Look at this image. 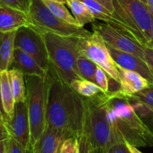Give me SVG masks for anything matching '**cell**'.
I'll use <instances>...</instances> for the list:
<instances>
[{"mask_svg":"<svg viewBox=\"0 0 153 153\" xmlns=\"http://www.w3.org/2000/svg\"><path fill=\"white\" fill-rule=\"evenodd\" d=\"M11 68L17 69L24 76L46 77L48 74V72L42 68L31 55L18 48L14 49L13 61L10 69Z\"/></svg>","mask_w":153,"mask_h":153,"instance_id":"14","label":"cell"},{"mask_svg":"<svg viewBox=\"0 0 153 153\" xmlns=\"http://www.w3.org/2000/svg\"><path fill=\"white\" fill-rule=\"evenodd\" d=\"M47 79V126L61 131L66 138H79L85 120L83 97L50 70Z\"/></svg>","mask_w":153,"mask_h":153,"instance_id":"1","label":"cell"},{"mask_svg":"<svg viewBox=\"0 0 153 153\" xmlns=\"http://www.w3.org/2000/svg\"><path fill=\"white\" fill-rule=\"evenodd\" d=\"M90 9L96 19L108 22L111 19V13L95 0H80Z\"/></svg>","mask_w":153,"mask_h":153,"instance_id":"25","label":"cell"},{"mask_svg":"<svg viewBox=\"0 0 153 153\" xmlns=\"http://www.w3.org/2000/svg\"><path fill=\"white\" fill-rule=\"evenodd\" d=\"M10 138V133H9L4 121L0 120V142L5 141Z\"/></svg>","mask_w":153,"mask_h":153,"instance_id":"33","label":"cell"},{"mask_svg":"<svg viewBox=\"0 0 153 153\" xmlns=\"http://www.w3.org/2000/svg\"><path fill=\"white\" fill-rule=\"evenodd\" d=\"M14 46L31 55L42 68L49 71L47 49L44 37L40 30L31 26L19 28L16 33Z\"/></svg>","mask_w":153,"mask_h":153,"instance_id":"10","label":"cell"},{"mask_svg":"<svg viewBox=\"0 0 153 153\" xmlns=\"http://www.w3.org/2000/svg\"><path fill=\"white\" fill-rule=\"evenodd\" d=\"M57 153H79V139L68 137L63 140Z\"/></svg>","mask_w":153,"mask_h":153,"instance_id":"26","label":"cell"},{"mask_svg":"<svg viewBox=\"0 0 153 153\" xmlns=\"http://www.w3.org/2000/svg\"><path fill=\"white\" fill-rule=\"evenodd\" d=\"M104 153H131L127 147L125 141L117 142L111 145Z\"/></svg>","mask_w":153,"mask_h":153,"instance_id":"29","label":"cell"},{"mask_svg":"<svg viewBox=\"0 0 153 153\" xmlns=\"http://www.w3.org/2000/svg\"><path fill=\"white\" fill-rule=\"evenodd\" d=\"M89 153H104V151L100 149H95V148L91 147Z\"/></svg>","mask_w":153,"mask_h":153,"instance_id":"39","label":"cell"},{"mask_svg":"<svg viewBox=\"0 0 153 153\" xmlns=\"http://www.w3.org/2000/svg\"><path fill=\"white\" fill-rule=\"evenodd\" d=\"M95 1H98L102 5L104 6L106 9H108L111 13H112V11H113V5H112L111 0H95Z\"/></svg>","mask_w":153,"mask_h":153,"instance_id":"34","label":"cell"},{"mask_svg":"<svg viewBox=\"0 0 153 153\" xmlns=\"http://www.w3.org/2000/svg\"><path fill=\"white\" fill-rule=\"evenodd\" d=\"M10 137L18 142L25 152L30 148V124L26 100L15 103L13 116L4 120Z\"/></svg>","mask_w":153,"mask_h":153,"instance_id":"11","label":"cell"},{"mask_svg":"<svg viewBox=\"0 0 153 153\" xmlns=\"http://www.w3.org/2000/svg\"><path fill=\"white\" fill-rule=\"evenodd\" d=\"M7 153H26V152L16 140L10 137L7 140Z\"/></svg>","mask_w":153,"mask_h":153,"instance_id":"30","label":"cell"},{"mask_svg":"<svg viewBox=\"0 0 153 153\" xmlns=\"http://www.w3.org/2000/svg\"><path fill=\"white\" fill-rule=\"evenodd\" d=\"M105 93L91 98L83 97L85 120L83 134L91 148L105 152L111 145L125 141L116 133L109 122L103 96Z\"/></svg>","mask_w":153,"mask_h":153,"instance_id":"5","label":"cell"},{"mask_svg":"<svg viewBox=\"0 0 153 153\" xmlns=\"http://www.w3.org/2000/svg\"><path fill=\"white\" fill-rule=\"evenodd\" d=\"M28 26L33 27L28 13L7 6H0V32L16 31Z\"/></svg>","mask_w":153,"mask_h":153,"instance_id":"13","label":"cell"},{"mask_svg":"<svg viewBox=\"0 0 153 153\" xmlns=\"http://www.w3.org/2000/svg\"><path fill=\"white\" fill-rule=\"evenodd\" d=\"M7 140L0 142V153H7Z\"/></svg>","mask_w":153,"mask_h":153,"instance_id":"36","label":"cell"},{"mask_svg":"<svg viewBox=\"0 0 153 153\" xmlns=\"http://www.w3.org/2000/svg\"><path fill=\"white\" fill-rule=\"evenodd\" d=\"M66 139L64 133L46 126L40 138L31 146L32 153H57L63 140Z\"/></svg>","mask_w":153,"mask_h":153,"instance_id":"15","label":"cell"},{"mask_svg":"<svg viewBox=\"0 0 153 153\" xmlns=\"http://www.w3.org/2000/svg\"><path fill=\"white\" fill-rule=\"evenodd\" d=\"M32 0H0V5L7 6L24 13H29Z\"/></svg>","mask_w":153,"mask_h":153,"instance_id":"27","label":"cell"},{"mask_svg":"<svg viewBox=\"0 0 153 153\" xmlns=\"http://www.w3.org/2000/svg\"><path fill=\"white\" fill-rule=\"evenodd\" d=\"M40 31L44 37L47 49L49 70L69 85L76 79H82L77 67V58L80 55L78 46L79 37Z\"/></svg>","mask_w":153,"mask_h":153,"instance_id":"4","label":"cell"},{"mask_svg":"<svg viewBox=\"0 0 153 153\" xmlns=\"http://www.w3.org/2000/svg\"><path fill=\"white\" fill-rule=\"evenodd\" d=\"M43 1L47 6L48 8L58 18L71 25L79 26L73 15H72L65 7V4L56 1H51V0H43Z\"/></svg>","mask_w":153,"mask_h":153,"instance_id":"24","label":"cell"},{"mask_svg":"<svg viewBox=\"0 0 153 153\" xmlns=\"http://www.w3.org/2000/svg\"><path fill=\"white\" fill-rule=\"evenodd\" d=\"M51 1H58V2H61V3H64V4H67V0H51Z\"/></svg>","mask_w":153,"mask_h":153,"instance_id":"41","label":"cell"},{"mask_svg":"<svg viewBox=\"0 0 153 153\" xmlns=\"http://www.w3.org/2000/svg\"><path fill=\"white\" fill-rule=\"evenodd\" d=\"M0 82H1V102H2L3 110L5 114V119H4L5 120L13 116L15 103H16L13 91L10 86L8 70L0 72Z\"/></svg>","mask_w":153,"mask_h":153,"instance_id":"19","label":"cell"},{"mask_svg":"<svg viewBox=\"0 0 153 153\" xmlns=\"http://www.w3.org/2000/svg\"><path fill=\"white\" fill-rule=\"evenodd\" d=\"M94 31L98 33L106 44L118 50L133 54L143 58L145 46L120 28L108 22L92 23Z\"/></svg>","mask_w":153,"mask_h":153,"instance_id":"9","label":"cell"},{"mask_svg":"<svg viewBox=\"0 0 153 153\" xmlns=\"http://www.w3.org/2000/svg\"><path fill=\"white\" fill-rule=\"evenodd\" d=\"M140 1H143V2L146 3V4H147V0H140Z\"/></svg>","mask_w":153,"mask_h":153,"instance_id":"44","label":"cell"},{"mask_svg":"<svg viewBox=\"0 0 153 153\" xmlns=\"http://www.w3.org/2000/svg\"><path fill=\"white\" fill-rule=\"evenodd\" d=\"M77 67L82 79L95 83V73L98 67L95 62L80 54L77 58Z\"/></svg>","mask_w":153,"mask_h":153,"instance_id":"23","label":"cell"},{"mask_svg":"<svg viewBox=\"0 0 153 153\" xmlns=\"http://www.w3.org/2000/svg\"><path fill=\"white\" fill-rule=\"evenodd\" d=\"M26 102L30 124V146L37 141L47 126L48 79L46 77L25 76Z\"/></svg>","mask_w":153,"mask_h":153,"instance_id":"6","label":"cell"},{"mask_svg":"<svg viewBox=\"0 0 153 153\" xmlns=\"http://www.w3.org/2000/svg\"><path fill=\"white\" fill-rule=\"evenodd\" d=\"M26 153H32V151H31V146H30V148L28 149V150L27 151Z\"/></svg>","mask_w":153,"mask_h":153,"instance_id":"43","label":"cell"},{"mask_svg":"<svg viewBox=\"0 0 153 153\" xmlns=\"http://www.w3.org/2000/svg\"><path fill=\"white\" fill-rule=\"evenodd\" d=\"M0 111H1V114L4 117V120L5 119V114H4V110H3V106H2V102H1V82H0Z\"/></svg>","mask_w":153,"mask_h":153,"instance_id":"37","label":"cell"},{"mask_svg":"<svg viewBox=\"0 0 153 153\" xmlns=\"http://www.w3.org/2000/svg\"><path fill=\"white\" fill-rule=\"evenodd\" d=\"M8 75L15 102H25L26 100V85L24 74L17 69L11 68L8 70Z\"/></svg>","mask_w":153,"mask_h":153,"instance_id":"20","label":"cell"},{"mask_svg":"<svg viewBox=\"0 0 153 153\" xmlns=\"http://www.w3.org/2000/svg\"><path fill=\"white\" fill-rule=\"evenodd\" d=\"M112 58L117 66L125 70H131L141 75L150 83H153V77L143 58L133 54L123 52L107 45Z\"/></svg>","mask_w":153,"mask_h":153,"instance_id":"12","label":"cell"},{"mask_svg":"<svg viewBox=\"0 0 153 153\" xmlns=\"http://www.w3.org/2000/svg\"><path fill=\"white\" fill-rule=\"evenodd\" d=\"M108 23L120 28L144 46L151 40L152 16L149 5L140 0H111Z\"/></svg>","mask_w":153,"mask_h":153,"instance_id":"3","label":"cell"},{"mask_svg":"<svg viewBox=\"0 0 153 153\" xmlns=\"http://www.w3.org/2000/svg\"><path fill=\"white\" fill-rule=\"evenodd\" d=\"M28 14L33 27L40 31L76 37H87L92 33L84 27L71 25L58 18L48 8L43 0H32Z\"/></svg>","mask_w":153,"mask_h":153,"instance_id":"7","label":"cell"},{"mask_svg":"<svg viewBox=\"0 0 153 153\" xmlns=\"http://www.w3.org/2000/svg\"><path fill=\"white\" fill-rule=\"evenodd\" d=\"M109 75L100 66L97 67L95 73V84L98 85L104 92L108 91Z\"/></svg>","mask_w":153,"mask_h":153,"instance_id":"28","label":"cell"},{"mask_svg":"<svg viewBox=\"0 0 153 153\" xmlns=\"http://www.w3.org/2000/svg\"><path fill=\"white\" fill-rule=\"evenodd\" d=\"M109 122L117 134L137 148L153 146V131L140 118L122 91L103 96Z\"/></svg>","mask_w":153,"mask_h":153,"instance_id":"2","label":"cell"},{"mask_svg":"<svg viewBox=\"0 0 153 153\" xmlns=\"http://www.w3.org/2000/svg\"><path fill=\"white\" fill-rule=\"evenodd\" d=\"M67 5L71 10L73 16L79 26L95 22L96 18L90 9L80 0H67Z\"/></svg>","mask_w":153,"mask_h":153,"instance_id":"21","label":"cell"},{"mask_svg":"<svg viewBox=\"0 0 153 153\" xmlns=\"http://www.w3.org/2000/svg\"><path fill=\"white\" fill-rule=\"evenodd\" d=\"M120 79L121 91L126 94L131 95L145 89L152 83L136 72L125 70L118 67Z\"/></svg>","mask_w":153,"mask_h":153,"instance_id":"17","label":"cell"},{"mask_svg":"<svg viewBox=\"0 0 153 153\" xmlns=\"http://www.w3.org/2000/svg\"><path fill=\"white\" fill-rule=\"evenodd\" d=\"M147 4L149 5L151 10L153 12V0H147Z\"/></svg>","mask_w":153,"mask_h":153,"instance_id":"40","label":"cell"},{"mask_svg":"<svg viewBox=\"0 0 153 153\" xmlns=\"http://www.w3.org/2000/svg\"><path fill=\"white\" fill-rule=\"evenodd\" d=\"M143 59L147 64L148 67H149L153 77V48L149 47V46H145Z\"/></svg>","mask_w":153,"mask_h":153,"instance_id":"31","label":"cell"},{"mask_svg":"<svg viewBox=\"0 0 153 153\" xmlns=\"http://www.w3.org/2000/svg\"><path fill=\"white\" fill-rule=\"evenodd\" d=\"M0 120L4 121V117H3V115H2V114H1V111H0Z\"/></svg>","mask_w":153,"mask_h":153,"instance_id":"42","label":"cell"},{"mask_svg":"<svg viewBox=\"0 0 153 153\" xmlns=\"http://www.w3.org/2000/svg\"><path fill=\"white\" fill-rule=\"evenodd\" d=\"M16 31L0 32V72L8 70L13 61Z\"/></svg>","mask_w":153,"mask_h":153,"instance_id":"18","label":"cell"},{"mask_svg":"<svg viewBox=\"0 0 153 153\" xmlns=\"http://www.w3.org/2000/svg\"><path fill=\"white\" fill-rule=\"evenodd\" d=\"M70 85L79 95L85 98L95 97L105 93L95 83L83 79H76Z\"/></svg>","mask_w":153,"mask_h":153,"instance_id":"22","label":"cell"},{"mask_svg":"<svg viewBox=\"0 0 153 153\" xmlns=\"http://www.w3.org/2000/svg\"><path fill=\"white\" fill-rule=\"evenodd\" d=\"M125 142H126V144L127 147L128 148V149H129V151L131 153H143L141 151L139 150L138 148L137 147L132 146V145H131L130 143H128V142H126V141H125Z\"/></svg>","mask_w":153,"mask_h":153,"instance_id":"35","label":"cell"},{"mask_svg":"<svg viewBox=\"0 0 153 153\" xmlns=\"http://www.w3.org/2000/svg\"><path fill=\"white\" fill-rule=\"evenodd\" d=\"M152 11V10H151ZM152 31H151V40L149 42V45L147 46L153 48V12L152 11Z\"/></svg>","mask_w":153,"mask_h":153,"instance_id":"38","label":"cell"},{"mask_svg":"<svg viewBox=\"0 0 153 153\" xmlns=\"http://www.w3.org/2000/svg\"><path fill=\"white\" fill-rule=\"evenodd\" d=\"M79 153H89L91 146L84 134L79 137Z\"/></svg>","mask_w":153,"mask_h":153,"instance_id":"32","label":"cell"},{"mask_svg":"<svg viewBox=\"0 0 153 153\" xmlns=\"http://www.w3.org/2000/svg\"><path fill=\"white\" fill-rule=\"evenodd\" d=\"M126 95L141 119L142 117H149L153 120V83L139 92Z\"/></svg>","mask_w":153,"mask_h":153,"instance_id":"16","label":"cell"},{"mask_svg":"<svg viewBox=\"0 0 153 153\" xmlns=\"http://www.w3.org/2000/svg\"><path fill=\"white\" fill-rule=\"evenodd\" d=\"M78 46L80 54L92 60L111 77L120 82L118 67L112 58L107 44L98 33L94 31L87 37H79Z\"/></svg>","mask_w":153,"mask_h":153,"instance_id":"8","label":"cell"}]
</instances>
